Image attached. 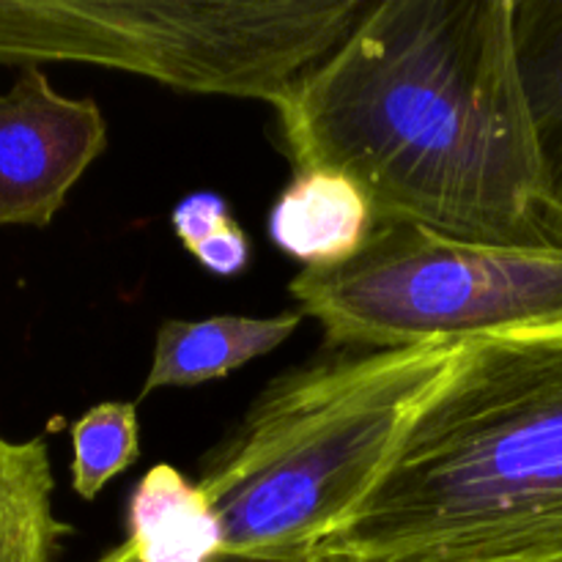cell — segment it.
I'll list each match as a JSON object with an SVG mask.
<instances>
[{"label":"cell","mask_w":562,"mask_h":562,"mask_svg":"<svg viewBox=\"0 0 562 562\" xmlns=\"http://www.w3.org/2000/svg\"><path fill=\"white\" fill-rule=\"evenodd\" d=\"M294 173L355 181L379 223L552 245L514 47V0H376L274 104Z\"/></svg>","instance_id":"6da1fadb"},{"label":"cell","mask_w":562,"mask_h":562,"mask_svg":"<svg viewBox=\"0 0 562 562\" xmlns=\"http://www.w3.org/2000/svg\"><path fill=\"white\" fill-rule=\"evenodd\" d=\"M562 558V322L459 344L384 475L313 562Z\"/></svg>","instance_id":"7a4b0ae2"},{"label":"cell","mask_w":562,"mask_h":562,"mask_svg":"<svg viewBox=\"0 0 562 562\" xmlns=\"http://www.w3.org/2000/svg\"><path fill=\"white\" fill-rule=\"evenodd\" d=\"M459 344L329 349L274 376L201 459L223 558L311 562L373 492Z\"/></svg>","instance_id":"3957f363"},{"label":"cell","mask_w":562,"mask_h":562,"mask_svg":"<svg viewBox=\"0 0 562 562\" xmlns=\"http://www.w3.org/2000/svg\"><path fill=\"white\" fill-rule=\"evenodd\" d=\"M368 9V0H27V66H104L274 108Z\"/></svg>","instance_id":"277c9868"},{"label":"cell","mask_w":562,"mask_h":562,"mask_svg":"<svg viewBox=\"0 0 562 562\" xmlns=\"http://www.w3.org/2000/svg\"><path fill=\"white\" fill-rule=\"evenodd\" d=\"M327 349H398L562 322V245H494L379 223L338 267L289 285Z\"/></svg>","instance_id":"5b68a950"},{"label":"cell","mask_w":562,"mask_h":562,"mask_svg":"<svg viewBox=\"0 0 562 562\" xmlns=\"http://www.w3.org/2000/svg\"><path fill=\"white\" fill-rule=\"evenodd\" d=\"M104 148L99 104L64 97L42 66H22L0 93V228H47Z\"/></svg>","instance_id":"8992f818"},{"label":"cell","mask_w":562,"mask_h":562,"mask_svg":"<svg viewBox=\"0 0 562 562\" xmlns=\"http://www.w3.org/2000/svg\"><path fill=\"white\" fill-rule=\"evenodd\" d=\"M514 47L538 165V220L562 245V0H514Z\"/></svg>","instance_id":"52a82bcc"},{"label":"cell","mask_w":562,"mask_h":562,"mask_svg":"<svg viewBox=\"0 0 562 562\" xmlns=\"http://www.w3.org/2000/svg\"><path fill=\"white\" fill-rule=\"evenodd\" d=\"M300 311L269 318L212 316L198 322L170 318L157 329L151 368L137 401L165 387H195L225 379L258 357L272 355L302 324Z\"/></svg>","instance_id":"ba28073f"},{"label":"cell","mask_w":562,"mask_h":562,"mask_svg":"<svg viewBox=\"0 0 562 562\" xmlns=\"http://www.w3.org/2000/svg\"><path fill=\"white\" fill-rule=\"evenodd\" d=\"M373 228V209L360 187L327 170L294 176L269 214L272 241L305 269L349 261L366 247Z\"/></svg>","instance_id":"9c48e42d"},{"label":"cell","mask_w":562,"mask_h":562,"mask_svg":"<svg viewBox=\"0 0 562 562\" xmlns=\"http://www.w3.org/2000/svg\"><path fill=\"white\" fill-rule=\"evenodd\" d=\"M126 547L137 562H214L223 530L198 481L157 464L137 481L126 505Z\"/></svg>","instance_id":"30bf717a"},{"label":"cell","mask_w":562,"mask_h":562,"mask_svg":"<svg viewBox=\"0 0 562 562\" xmlns=\"http://www.w3.org/2000/svg\"><path fill=\"white\" fill-rule=\"evenodd\" d=\"M55 475L44 437L0 434V562H58L71 536L55 514Z\"/></svg>","instance_id":"8fae6325"},{"label":"cell","mask_w":562,"mask_h":562,"mask_svg":"<svg viewBox=\"0 0 562 562\" xmlns=\"http://www.w3.org/2000/svg\"><path fill=\"white\" fill-rule=\"evenodd\" d=\"M140 459L137 406L104 401L71 426V488L91 503L113 477Z\"/></svg>","instance_id":"7c38bea8"},{"label":"cell","mask_w":562,"mask_h":562,"mask_svg":"<svg viewBox=\"0 0 562 562\" xmlns=\"http://www.w3.org/2000/svg\"><path fill=\"white\" fill-rule=\"evenodd\" d=\"M231 220H234V214H231L228 201L212 190L190 192L170 212V225H173L176 236L190 252L201 241H206L209 236L217 234L220 228H225Z\"/></svg>","instance_id":"4fadbf2b"},{"label":"cell","mask_w":562,"mask_h":562,"mask_svg":"<svg viewBox=\"0 0 562 562\" xmlns=\"http://www.w3.org/2000/svg\"><path fill=\"white\" fill-rule=\"evenodd\" d=\"M250 252V236L241 228L239 220H231L225 228H220L217 234L209 236L206 241H201V245L192 250V258H195L206 272L217 274V278H234V274L247 269Z\"/></svg>","instance_id":"5bb4252c"},{"label":"cell","mask_w":562,"mask_h":562,"mask_svg":"<svg viewBox=\"0 0 562 562\" xmlns=\"http://www.w3.org/2000/svg\"><path fill=\"white\" fill-rule=\"evenodd\" d=\"M93 562H137L135 560V554L130 552V547H126V543H119V547H113V549H108V552L102 554V558L99 560H93ZM214 562H261V560H245V558H217ZM313 562V560H311Z\"/></svg>","instance_id":"9a60e30c"},{"label":"cell","mask_w":562,"mask_h":562,"mask_svg":"<svg viewBox=\"0 0 562 562\" xmlns=\"http://www.w3.org/2000/svg\"><path fill=\"white\" fill-rule=\"evenodd\" d=\"M543 562H562V558H558V560H543Z\"/></svg>","instance_id":"2e32d148"}]
</instances>
